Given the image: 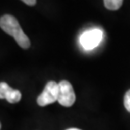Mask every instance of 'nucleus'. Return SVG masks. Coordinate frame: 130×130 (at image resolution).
Returning <instances> with one entry per match:
<instances>
[{
    "label": "nucleus",
    "mask_w": 130,
    "mask_h": 130,
    "mask_svg": "<svg viewBox=\"0 0 130 130\" xmlns=\"http://www.w3.org/2000/svg\"><path fill=\"white\" fill-rule=\"evenodd\" d=\"M0 27L5 33L14 37L15 42H18V44L21 48L28 49L30 47L31 42H30L29 38L23 32V30L19 25V22L11 14L2 15L0 19Z\"/></svg>",
    "instance_id": "f257e3e1"
},
{
    "label": "nucleus",
    "mask_w": 130,
    "mask_h": 130,
    "mask_svg": "<svg viewBox=\"0 0 130 130\" xmlns=\"http://www.w3.org/2000/svg\"><path fill=\"white\" fill-rule=\"evenodd\" d=\"M103 38V32L98 28L87 30L80 36V44L85 50H92L98 47Z\"/></svg>",
    "instance_id": "f03ea898"
},
{
    "label": "nucleus",
    "mask_w": 130,
    "mask_h": 130,
    "mask_svg": "<svg viewBox=\"0 0 130 130\" xmlns=\"http://www.w3.org/2000/svg\"><path fill=\"white\" fill-rule=\"evenodd\" d=\"M58 95H59V83H56L55 81H49L45 85L42 93L38 96L37 103L42 107L46 106L54 103L55 101H58Z\"/></svg>",
    "instance_id": "7ed1b4c3"
},
{
    "label": "nucleus",
    "mask_w": 130,
    "mask_h": 130,
    "mask_svg": "<svg viewBox=\"0 0 130 130\" xmlns=\"http://www.w3.org/2000/svg\"><path fill=\"white\" fill-rule=\"evenodd\" d=\"M75 93L72 85L67 81L63 80L59 82V95H58V102L62 106L70 107L75 102Z\"/></svg>",
    "instance_id": "20e7f679"
},
{
    "label": "nucleus",
    "mask_w": 130,
    "mask_h": 130,
    "mask_svg": "<svg viewBox=\"0 0 130 130\" xmlns=\"http://www.w3.org/2000/svg\"><path fill=\"white\" fill-rule=\"evenodd\" d=\"M0 98L6 99L10 103H17L21 99V93L19 90L12 89L5 82L0 83Z\"/></svg>",
    "instance_id": "39448f33"
},
{
    "label": "nucleus",
    "mask_w": 130,
    "mask_h": 130,
    "mask_svg": "<svg viewBox=\"0 0 130 130\" xmlns=\"http://www.w3.org/2000/svg\"><path fill=\"white\" fill-rule=\"evenodd\" d=\"M103 3H104V6L108 10L116 11V10H119L122 6L123 0H103Z\"/></svg>",
    "instance_id": "423d86ee"
},
{
    "label": "nucleus",
    "mask_w": 130,
    "mask_h": 130,
    "mask_svg": "<svg viewBox=\"0 0 130 130\" xmlns=\"http://www.w3.org/2000/svg\"><path fill=\"white\" fill-rule=\"evenodd\" d=\"M123 102H124L125 109L130 113V90L126 92L125 95H124V100H123Z\"/></svg>",
    "instance_id": "0eeeda50"
},
{
    "label": "nucleus",
    "mask_w": 130,
    "mask_h": 130,
    "mask_svg": "<svg viewBox=\"0 0 130 130\" xmlns=\"http://www.w3.org/2000/svg\"><path fill=\"white\" fill-rule=\"evenodd\" d=\"M22 2H24L25 4H27L28 6H34L37 3V0H21Z\"/></svg>",
    "instance_id": "6e6552de"
},
{
    "label": "nucleus",
    "mask_w": 130,
    "mask_h": 130,
    "mask_svg": "<svg viewBox=\"0 0 130 130\" xmlns=\"http://www.w3.org/2000/svg\"><path fill=\"white\" fill-rule=\"evenodd\" d=\"M67 130H81V129H78V128H70V129H67Z\"/></svg>",
    "instance_id": "1a4fd4ad"
}]
</instances>
